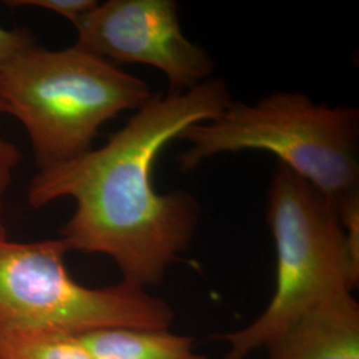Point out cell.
I'll return each mask as SVG.
<instances>
[{"mask_svg":"<svg viewBox=\"0 0 359 359\" xmlns=\"http://www.w3.org/2000/svg\"><path fill=\"white\" fill-rule=\"evenodd\" d=\"M67 253L60 238L19 243L0 237V330L170 327L175 313L167 301L124 281L87 287L71 277Z\"/></svg>","mask_w":359,"mask_h":359,"instance_id":"cell-5","label":"cell"},{"mask_svg":"<svg viewBox=\"0 0 359 359\" xmlns=\"http://www.w3.org/2000/svg\"><path fill=\"white\" fill-rule=\"evenodd\" d=\"M7 114L6 105L0 102V115ZM22 160V154L18 147L6 140L0 135V237H7L6 226L3 224V206H4V196L10 187L13 179V170L18 167Z\"/></svg>","mask_w":359,"mask_h":359,"instance_id":"cell-11","label":"cell"},{"mask_svg":"<svg viewBox=\"0 0 359 359\" xmlns=\"http://www.w3.org/2000/svg\"><path fill=\"white\" fill-rule=\"evenodd\" d=\"M152 95L140 77L77 46H35L0 68V102L26 129L39 170L90 152L107 121Z\"/></svg>","mask_w":359,"mask_h":359,"instance_id":"cell-2","label":"cell"},{"mask_svg":"<svg viewBox=\"0 0 359 359\" xmlns=\"http://www.w3.org/2000/svg\"><path fill=\"white\" fill-rule=\"evenodd\" d=\"M264 348L268 359H359V305L353 292L308 309Z\"/></svg>","mask_w":359,"mask_h":359,"instance_id":"cell-7","label":"cell"},{"mask_svg":"<svg viewBox=\"0 0 359 359\" xmlns=\"http://www.w3.org/2000/svg\"><path fill=\"white\" fill-rule=\"evenodd\" d=\"M266 221L276 245V289L250 325L217 337L228 345L225 359L248 358L308 309L358 285L359 262L338 204L280 163L270 181Z\"/></svg>","mask_w":359,"mask_h":359,"instance_id":"cell-4","label":"cell"},{"mask_svg":"<svg viewBox=\"0 0 359 359\" xmlns=\"http://www.w3.org/2000/svg\"><path fill=\"white\" fill-rule=\"evenodd\" d=\"M75 46L112 65L154 67L182 93L210 79L215 62L187 38L173 0H108L76 25Z\"/></svg>","mask_w":359,"mask_h":359,"instance_id":"cell-6","label":"cell"},{"mask_svg":"<svg viewBox=\"0 0 359 359\" xmlns=\"http://www.w3.org/2000/svg\"><path fill=\"white\" fill-rule=\"evenodd\" d=\"M35 46L38 44L29 29H7L0 26V68Z\"/></svg>","mask_w":359,"mask_h":359,"instance_id":"cell-12","label":"cell"},{"mask_svg":"<svg viewBox=\"0 0 359 359\" xmlns=\"http://www.w3.org/2000/svg\"><path fill=\"white\" fill-rule=\"evenodd\" d=\"M8 7H39L57 13L69 20L74 26L77 22L90 13L99 1L95 0H10L6 1Z\"/></svg>","mask_w":359,"mask_h":359,"instance_id":"cell-10","label":"cell"},{"mask_svg":"<svg viewBox=\"0 0 359 359\" xmlns=\"http://www.w3.org/2000/svg\"><path fill=\"white\" fill-rule=\"evenodd\" d=\"M222 79L182 93H156L97 149L39 170L27 201L32 209L69 197L74 215L59 231L67 250L108 256L124 283L147 289L163 281L187 252L201 209L191 193H158L156 160L168 144L231 103Z\"/></svg>","mask_w":359,"mask_h":359,"instance_id":"cell-1","label":"cell"},{"mask_svg":"<svg viewBox=\"0 0 359 359\" xmlns=\"http://www.w3.org/2000/svg\"><path fill=\"white\" fill-rule=\"evenodd\" d=\"M0 359H96L76 334L53 329L0 330Z\"/></svg>","mask_w":359,"mask_h":359,"instance_id":"cell-9","label":"cell"},{"mask_svg":"<svg viewBox=\"0 0 359 359\" xmlns=\"http://www.w3.org/2000/svg\"><path fill=\"white\" fill-rule=\"evenodd\" d=\"M177 140L182 170L222 154L264 151L337 204L359 192V111L316 103L302 92H274L256 104L231 102Z\"/></svg>","mask_w":359,"mask_h":359,"instance_id":"cell-3","label":"cell"},{"mask_svg":"<svg viewBox=\"0 0 359 359\" xmlns=\"http://www.w3.org/2000/svg\"><path fill=\"white\" fill-rule=\"evenodd\" d=\"M96 359H208L193 338L169 329L111 327L76 334Z\"/></svg>","mask_w":359,"mask_h":359,"instance_id":"cell-8","label":"cell"}]
</instances>
